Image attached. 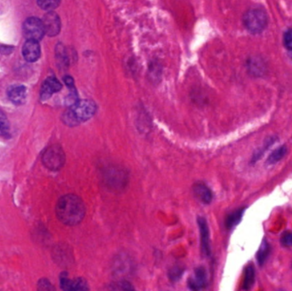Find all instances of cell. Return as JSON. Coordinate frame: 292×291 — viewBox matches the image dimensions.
I'll list each match as a JSON object with an SVG mask.
<instances>
[{
    "mask_svg": "<svg viewBox=\"0 0 292 291\" xmlns=\"http://www.w3.org/2000/svg\"><path fill=\"white\" fill-rule=\"evenodd\" d=\"M56 214L59 220L65 225H76L85 218L86 206L79 196L69 194L58 200Z\"/></svg>",
    "mask_w": 292,
    "mask_h": 291,
    "instance_id": "cell-1",
    "label": "cell"
},
{
    "mask_svg": "<svg viewBox=\"0 0 292 291\" xmlns=\"http://www.w3.org/2000/svg\"><path fill=\"white\" fill-rule=\"evenodd\" d=\"M96 111L97 106L94 102L89 99L78 100L64 113L63 120L68 126L75 127L91 119L95 114Z\"/></svg>",
    "mask_w": 292,
    "mask_h": 291,
    "instance_id": "cell-2",
    "label": "cell"
},
{
    "mask_svg": "<svg viewBox=\"0 0 292 291\" xmlns=\"http://www.w3.org/2000/svg\"><path fill=\"white\" fill-rule=\"evenodd\" d=\"M245 29L253 35H258L267 29L268 16L265 10L260 8L251 9L245 12L243 17Z\"/></svg>",
    "mask_w": 292,
    "mask_h": 291,
    "instance_id": "cell-3",
    "label": "cell"
},
{
    "mask_svg": "<svg viewBox=\"0 0 292 291\" xmlns=\"http://www.w3.org/2000/svg\"><path fill=\"white\" fill-rule=\"evenodd\" d=\"M65 160L66 157L64 149L57 145L50 146L42 156V161L44 165L48 169L52 171L60 170L61 168L64 167Z\"/></svg>",
    "mask_w": 292,
    "mask_h": 291,
    "instance_id": "cell-4",
    "label": "cell"
},
{
    "mask_svg": "<svg viewBox=\"0 0 292 291\" xmlns=\"http://www.w3.org/2000/svg\"><path fill=\"white\" fill-rule=\"evenodd\" d=\"M23 33L28 39L40 40L45 35L43 22L36 17H29L24 22Z\"/></svg>",
    "mask_w": 292,
    "mask_h": 291,
    "instance_id": "cell-5",
    "label": "cell"
},
{
    "mask_svg": "<svg viewBox=\"0 0 292 291\" xmlns=\"http://www.w3.org/2000/svg\"><path fill=\"white\" fill-rule=\"evenodd\" d=\"M45 35L50 37L57 36L61 31V20L57 13L48 11L42 20Z\"/></svg>",
    "mask_w": 292,
    "mask_h": 291,
    "instance_id": "cell-6",
    "label": "cell"
},
{
    "mask_svg": "<svg viewBox=\"0 0 292 291\" xmlns=\"http://www.w3.org/2000/svg\"><path fill=\"white\" fill-rule=\"evenodd\" d=\"M127 174L126 173L119 169V168H110L105 174V180L106 183L111 188L120 189L125 186L127 183Z\"/></svg>",
    "mask_w": 292,
    "mask_h": 291,
    "instance_id": "cell-7",
    "label": "cell"
},
{
    "mask_svg": "<svg viewBox=\"0 0 292 291\" xmlns=\"http://www.w3.org/2000/svg\"><path fill=\"white\" fill-rule=\"evenodd\" d=\"M62 89V84L55 77H49L45 79L42 85L40 91V98L42 101H45L51 98L52 94L58 92Z\"/></svg>",
    "mask_w": 292,
    "mask_h": 291,
    "instance_id": "cell-8",
    "label": "cell"
},
{
    "mask_svg": "<svg viewBox=\"0 0 292 291\" xmlns=\"http://www.w3.org/2000/svg\"><path fill=\"white\" fill-rule=\"evenodd\" d=\"M23 55L26 61L34 63L40 57V46L37 40L28 39L23 48Z\"/></svg>",
    "mask_w": 292,
    "mask_h": 291,
    "instance_id": "cell-9",
    "label": "cell"
},
{
    "mask_svg": "<svg viewBox=\"0 0 292 291\" xmlns=\"http://www.w3.org/2000/svg\"><path fill=\"white\" fill-rule=\"evenodd\" d=\"M207 280L208 278H207L206 270L203 267H199L195 271L194 275L191 276L189 279L188 285L193 291H200L206 286Z\"/></svg>",
    "mask_w": 292,
    "mask_h": 291,
    "instance_id": "cell-10",
    "label": "cell"
},
{
    "mask_svg": "<svg viewBox=\"0 0 292 291\" xmlns=\"http://www.w3.org/2000/svg\"><path fill=\"white\" fill-rule=\"evenodd\" d=\"M61 287L64 291H87L89 290L86 280L79 278L70 280L67 277H62L60 279Z\"/></svg>",
    "mask_w": 292,
    "mask_h": 291,
    "instance_id": "cell-11",
    "label": "cell"
},
{
    "mask_svg": "<svg viewBox=\"0 0 292 291\" xmlns=\"http://www.w3.org/2000/svg\"><path fill=\"white\" fill-rule=\"evenodd\" d=\"M198 225L200 228L202 250H203V253L209 255L210 254V231H209V226L207 224L206 219L204 218H198Z\"/></svg>",
    "mask_w": 292,
    "mask_h": 291,
    "instance_id": "cell-12",
    "label": "cell"
},
{
    "mask_svg": "<svg viewBox=\"0 0 292 291\" xmlns=\"http://www.w3.org/2000/svg\"><path fill=\"white\" fill-rule=\"evenodd\" d=\"M8 97L16 105H23L27 98V89L24 86H13L8 90Z\"/></svg>",
    "mask_w": 292,
    "mask_h": 291,
    "instance_id": "cell-13",
    "label": "cell"
},
{
    "mask_svg": "<svg viewBox=\"0 0 292 291\" xmlns=\"http://www.w3.org/2000/svg\"><path fill=\"white\" fill-rule=\"evenodd\" d=\"M195 196L203 203H210L213 200V193L206 184L203 183H195L193 185Z\"/></svg>",
    "mask_w": 292,
    "mask_h": 291,
    "instance_id": "cell-14",
    "label": "cell"
},
{
    "mask_svg": "<svg viewBox=\"0 0 292 291\" xmlns=\"http://www.w3.org/2000/svg\"><path fill=\"white\" fill-rule=\"evenodd\" d=\"M277 140H278V138L276 136H270L267 138L264 141L263 145L254 152L253 156L251 158V163L255 164L258 160H260L263 156L265 152L267 151L271 146H273L277 142Z\"/></svg>",
    "mask_w": 292,
    "mask_h": 291,
    "instance_id": "cell-15",
    "label": "cell"
},
{
    "mask_svg": "<svg viewBox=\"0 0 292 291\" xmlns=\"http://www.w3.org/2000/svg\"><path fill=\"white\" fill-rule=\"evenodd\" d=\"M270 253H271V247L269 244L267 243V239L264 238L256 253V260L260 266H263L264 263L266 262V260L269 256Z\"/></svg>",
    "mask_w": 292,
    "mask_h": 291,
    "instance_id": "cell-16",
    "label": "cell"
},
{
    "mask_svg": "<svg viewBox=\"0 0 292 291\" xmlns=\"http://www.w3.org/2000/svg\"><path fill=\"white\" fill-rule=\"evenodd\" d=\"M245 212V208L243 209H239L236 210L234 212L231 213L230 215L227 216L225 218V225L228 229H232L235 227L236 225H238L243 218L244 214Z\"/></svg>",
    "mask_w": 292,
    "mask_h": 291,
    "instance_id": "cell-17",
    "label": "cell"
},
{
    "mask_svg": "<svg viewBox=\"0 0 292 291\" xmlns=\"http://www.w3.org/2000/svg\"><path fill=\"white\" fill-rule=\"evenodd\" d=\"M256 280V270L253 265H249L245 268V280L243 284V289L245 291L251 290L255 284Z\"/></svg>",
    "mask_w": 292,
    "mask_h": 291,
    "instance_id": "cell-18",
    "label": "cell"
},
{
    "mask_svg": "<svg viewBox=\"0 0 292 291\" xmlns=\"http://www.w3.org/2000/svg\"><path fill=\"white\" fill-rule=\"evenodd\" d=\"M287 153V147L286 146H281L274 149L271 154H270L267 160V163L268 165L276 164L277 162L281 161L285 155Z\"/></svg>",
    "mask_w": 292,
    "mask_h": 291,
    "instance_id": "cell-19",
    "label": "cell"
},
{
    "mask_svg": "<svg viewBox=\"0 0 292 291\" xmlns=\"http://www.w3.org/2000/svg\"><path fill=\"white\" fill-rule=\"evenodd\" d=\"M57 58L58 61V64H60L62 67L68 66L69 64V57H68L67 52L64 48V45L62 44H59L57 46Z\"/></svg>",
    "mask_w": 292,
    "mask_h": 291,
    "instance_id": "cell-20",
    "label": "cell"
},
{
    "mask_svg": "<svg viewBox=\"0 0 292 291\" xmlns=\"http://www.w3.org/2000/svg\"><path fill=\"white\" fill-rule=\"evenodd\" d=\"M37 2L43 10L52 11L60 5L61 0H37Z\"/></svg>",
    "mask_w": 292,
    "mask_h": 291,
    "instance_id": "cell-21",
    "label": "cell"
},
{
    "mask_svg": "<svg viewBox=\"0 0 292 291\" xmlns=\"http://www.w3.org/2000/svg\"><path fill=\"white\" fill-rule=\"evenodd\" d=\"M10 133V123L6 115L0 110V136L6 137Z\"/></svg>",
    "mask_w": 292,
    "mask_h": 291,
    "instance_id": "cell-22",
    "label": "cell"
},
{
    "mask_svg": "<svg viewBox=\"0 0 292 291\" xmlns=\"http://www.w3.org/2000/svg\"><path fill=\"white\" fill-rule=\"evenodd\" d=\"M283 41H284L285 47L289 51H292V29L286 30L284 34Z\"/></svg>",
    "mask_w": 292,
    "mask_h": 291,
    "instance_id": "cell-23",
    "label": "cell"
},
{
    "mask_svg": "<svg viewBox=\"0 0 292 291\" xmlns=\"http://www.w3.org/2000/svg\"><path fill=\"white\" fill-rule=\"evenodd\" d=\"M280 243L285 247H292V231H286L281 235Z\"/></svg>",
    "mask_w": 292,
    "mask_h": 291,
    "instance_id": "cell-24",
    "label": "cell"
},
{
    "mask_svg": "<svg viewBox=\"0 0 292 291\" xmlns=\"http://www.w3.org/2000/svg\"><path fill=\"white\" fill-rule=\"evenodd\" d=\"M111 290L115 291H132L134 290V287L127 282L121 281L114 285H111Z\"/></svg>",
    "mask_w": 292,
    "mask_h": 291,
    "instance_id": "cell-25",
    "label": "cell"
},
{
    "mask_svg": "<svg viewBox=\"0 0 292 291\" xmlns=\"http://www.w3.org/2000/svg\"><path fill=\"white\" fill-rule=\"evenodd\" d=\"M160 67L159 65L156 64H152V68L149 69V72H150V77H152L153 79L158 78V76L160 75Z\"/></svg>",
    "mask_w": 292,
    "mask_h": 291,
    "instance_id": "cell-26",
    "label": "cell"
},
{
    "mask_svg": "<svg viewBox=\"0 0 292 291\" xmlns=\"http://www.w3.org/2000/svg\"><path fill=\"white\" fill-rule=\"evenodd\" d=\"M64 82H65V84H66L67 86H69L70 88H73V87H74V81H73V79L71 76H66V77L64 78Z\"/></svg>",
    "mask_w": 292,
    "mask_h": 291,
    "instance_id": "cell-27",
    "label": "cell"
},
{
    "mask_svg": "<svg viewBox=\"0 0 292 291\" xmlns=\"http://www.w3.org/2000/svg\"><path fill=\"white\" fill-rule=\"evenodd\" d=\"M43 286H45V288L43 289V290H50L51 289V284L47 281V280H42L39 283V288H41Z\"/></svg>",
    "mask_w": 292,
    "mask_h": 291,
    "instance_id": "cell-28",
    "label": "cell"
},
{
    "mask_svg": "<svg viewBox=\"0 0 292 291\" xmlns=\"http://www.w3.org/2000/svg\"><path fill=\"white\" fill-rule=\"evenodd\" d=\"M290 55H291V57H292V51H290Z\"/></svg>",
    "mask_w": 292,
    "mask_h": 291,
    "instance_id": "cell-29",
    "label": "cell"
}]
</instances>
